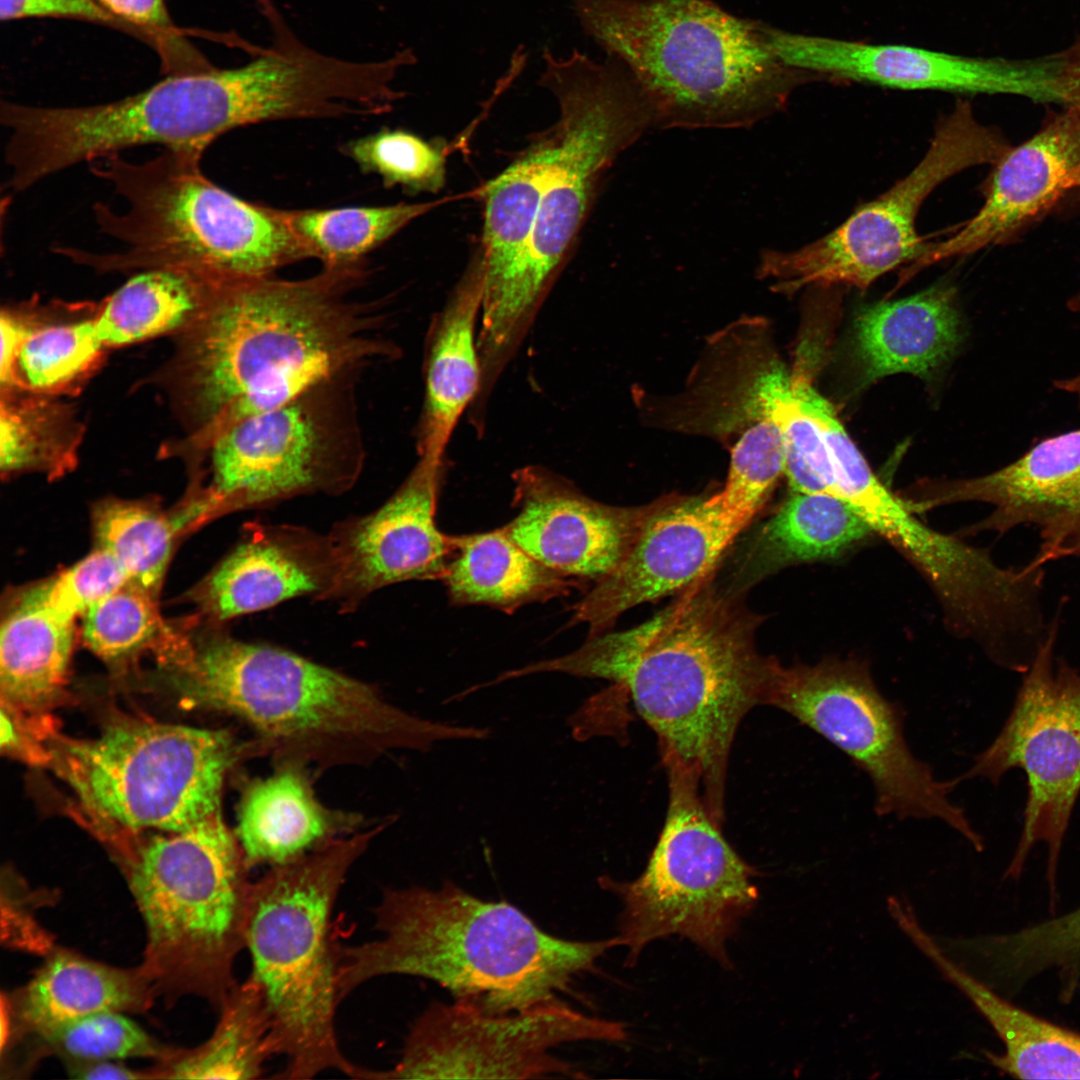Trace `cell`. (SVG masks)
I'll return each instance as SVG.
<instances>
[{
	"mask_svg": "<svg viewBox=\"0 0 1080 1080\" xmlns=\"http://www.w3.org/2000/svg\"><path fill=\"white\" fill-rule=\"evenodd\" d=\"M367 276L362 263L301 280H223L182 332L177 360L196 447L322 380L393 359L382 305L354 296Z\"/></svg>",
	"mask_w": 1080,
	"mask_h": 1080,
	"instance_id": "cell-1",
	"label": "cell"
},
{
	"mask_svg": "<svg viewBox=\"0 0 1080 1080\" xmlns=\"http://www.w3.org/2000/svg\"><path fill=\"white\" fill-rule=\"evenodd\" d=\"M705 578L648 621L591 635L566 655L537 661L535 669L609 680L629 693L658 737L665 767L699 783L721 824L733 740L745 715L767 704L778 660L758 651L760 617L744 607L738 591Z\"/></svg>",
	"mask_w": 1080,
	"mask_h": 1080,
	"instance_id": "cell-2",
	"label": "cell"
},
{
	"mask_svg": "<svg viewBox=\"0 0 1080 1080\" xmlns=\"http://www.w3.org/2000/svg\"><path fill=\"white\" fill-rule=\"evenodd\" d=\"M373 913L376 939L339 946L341 1000L373 978L407 975L434 981L454 1000L507 1013L559 998L621 945L618 936L551 935L511 903L480 899L452 881L386 889Z\"/></svg>",
	"mask_w": 1080,
	"mask_h": 1080,
	"instance_id": "cell-3",
	"label": "cell"
},
{
	"mask_svg": "<svg viewBox=\"0 0 1080 1080\" xmlns=\"http://www.w3.org/2000/svg\"><path fill=\"white\" fill-rule=\"evenodd\" d=\"M188 704L230 713L261 736L262 750L318 763L373 760L442 741H481L487 729L433 721L375 688L290 651L220 630L198 639L173 676Z\"/></svg>",
	"mask_w": 1080,
	"mask_h": 1080,
	"instance_id": "cell-4",
	"label": "cell"
},
{
	"mask_svg": "<svg viewBox=\"0 0 1080 1080\" xmlns=\"http://www.w3.org/2000/svg\"><path fill=\"white\" fill-rule=\"evenodd\" d=\"M586 32L630 74L658 128H747L818 77L784 63L761 21L711 0H571Z\"/></svg>",
	"mask_w": 1080,
	"mask_h": 1080,
	"instance_id": "cell-5",
	"label": "cell"
},
{
	"mask_svg": "<svg viewBox=\"0 0 1080 1080\" xmlns=\"http://www.w3.org/2000/svg\"><path fill=\"white\" fill-rule=\"evenodd\" d=\"M91 166L126 207L93 206L99 231L120 249L93 252L66 247L64 256L97 272L136 273L179 267L228 280L274 276L310 254L281 209L244 201L220 188L201 170L202 156L164 149L144 162L119 153Z\"/></svg>",
	"mask_w": 1080,
	"mask_h": 1080,
	"instance_id": "cell-6",
	"label": "cell"
},
{
	"mask_svg": "<svg viewBox=\"0 0 1080 1080\" xmlns=\"http://www.w3.org/2000/svg\"><path fill=\"white\" fill-rule=\"evenodd\" d=\"M382 828L327 841L252 882L245 949L286 1060L276 1079H311L330 1069L354 1079L385 1077L351 1062L339 1046L340 945L332 935L346 876Z\"/></svg>",
	"mask_w": 1080,
	"mask_h": 1080,
	"instance_id": "cell-7",
	"label": "cell"
},
{
	"mask_svg": "<svg viewBox=\"0 0 1080 1080\" xmlns=\"http://www.w3.org/2000/svg\"><path fill=\"white\" fill-rule=\"evenodd\" d=\"M142 917L140 963L166 1006L194 996L217 1010L237 983L252 882L221 810L133 845L121 863Z\"/></svg>",
	"mask_w": 1080,
	"mask_h": 1080,
	"instance_id": "cell-8",
	"label": "cell"
},
{
	"mask_svg": "<svg viewBox=\"0 0 1080 1080\" xmlns=\"http://www.w3.org/2000/svg\"><path fill=\"white\" fill-rule=\"evenodd\" d=\"M50 763L103 827L183 831L221 810L223 784L245 748L227 732L124 721L89 739L52 738Z\"/></svg>",
	"mask_w": 1080,
	"mask_h": 1080,
	"instance_id": "cell-9",
	"label": "cell"
},
{
	"mask_svg": "<svg viewBox=\"0 0 1080 1080\" xmlns=\"http://www.w3.org/2000/svg\"><path fill=\"white\" fill-rule=\"evenodd\" d=\"M543 59L539 83L556 97L559 117L546 134L550 155L530 241L525 297L534 313L560 275L603 176L653 127L647 101L616 61L597 63L578 50L556 58L548 49Z\"/></svg>",
	"mask_w": 1080,
	"mask_h": 1080,
	"instance_id": "cell-10",
	"label": "cell"
},
{
	"mask_svg": "<svg viewBox=\"0 0 1080 1080\" xmlns=\"http://www.w3.org/2000/svg\"><path fill=\"white\" fill-rule=\"evenodd\" d=\"M666 770L668 809L646 868L633 881L604 876L599 884L621 900L618 937L629 965L652 941L677 935L729 967L727 941L758 898L755 873L722 835L699 783Z\"/></svg>",
	"mask_w": 1080,
	"mask_h": 1080,
	"instance_id": "cell-11",
	"label": "cell"
},
{
	"mask_svg": "<svg viewBox=\"0 0 1080 1080\" xmlns=\"http://www.w3.org/2000/svg\"><path fill=\"white\" fill-rule=\"evenodd\" d=\"M360 376L322 380L200 447L210 471L198 500L205 517L350 489L365 460L356 399Z\"/></svg>",
	"mask_w": 1080,
	"mask_h": 1080,
	"instance_id": "cell-12",
	"label": "cell"
},
{
	"mask_svg": "<svg viewBox=\"0 0 1080 1080\" xmlns=\"http://www.w3.org/2000/svg\"><path fill=\"white\" fill-rule=\"evenodd\" d=\"M767 705L790 714L846 754L870 778L878 816L938 819L982 849L980 836L949 797L956 783L937 779L912 753L903 709L879 691L865 661L835 656L810 665L783 666L778 661Z\"/></svg>",
	"mask_w": 1080,
	"mask_h": 1080,
	"instance_id": "cell-13",
	"label": "cell"
},
{
	"mask_svg": "<svg viewBox=\"0 0 1080 1080\" xmlns=\"http://www.w3.org/2000/svg\"><path fill=\"white\" fill-rule=\"evenodd\" d=\"M1008 149L960 99L938 121L927 151L906 176L823 237L792 251H763L758 272L783 292L834 285L866 290L924 252L916 218L934 189L967 168L996 164Z\"/></svg>",
	"mask_w": 1080,
	"mask_h": 1080,
	"instance_id": "cell-14",
	"label": "cell"
},
{
	"mask_svg": "<svg viewBox=\"0 0 1080 1080\" xmlns=\"http://www.w3.org/2000/svg\"><path fill=\"white\" fill-rule=\"evenodd\" d=\"M1055 621L1038 649L1000 734L975 758L959 781L984 777L997 783L1021 768L1028 780V799L1020 841L1007 876L1017 878L1037 842L1048 847L1047 876L1055 889L1057 863L1074 803L1080 792V672L1053 664Z\"/></svg>",
	"mask_w": 1080,
	"mask_h": 1080,
	"instance_id": "cell-15",
	"label": "cell"
},
{
	"mask_svg": "<svg viewBox=\"0 0 1080 1080\" xmlns=\"http://www.w3.org/2000/svg\"><path fill=\"white\" fill-rule=\"evenodd\" d=\"M620 1022L589 1016L560 998L507 1013L469 1003H432L412 1024L387 1079L578 1077L552 1049L579 1041L620 1042Z\"/></svg>",
	"mask_w": 1080,
	"mask_h": 1080,
	"instance_id": "cell-16",
	"label": "cell"
},
{
	"mask_svg": "<svg viewBox=\"0 0 1080 1080\" xmlns=\"http://www.w3.org/2000/svg\"><path fill=\"white\" fill-rule=\"evenodd\" d=\"M775 53L819 78L900 90L1014 94L1064 104L1060 53L1010 60L961 56L900 44H875L770 27Z\"/></svg>",
	"mask_w": 1080,
	"mask_h": 1080,
	"instance_id": "cell-17",
	"label": "cell"
},
{
	"mask_svg": "<svg viewBox=\"0 0 1080 1080\" xmlns=\"http://www.w3.org/2000/svg\"><path fill=\"white\" fill-rule=\"evenodd\" d=\"M444 472V457L418 455L382 506L336 524L328 534L336 565L328 600L352 610L382 587L443 579L457 546V536L436 524Z\"/></svg>",
	"mask_w": 1080,
	"mask_h": 1080,
	"instance_id": "cell-18",
	"label": "cell"
},
{
	"mask_svg": "<svg viewBox=\"0 0 1080 1080\" xmlns=\"http://www.w3.org/2000/svg\"><path fill=\"white\" fill-rule=\"evenodd\" d=\"M517 514L502 528L549 569L595 581L626 557L649 519L667 500L641 507L606 505L540 465L512 474Z\"/></svg>",
	"mask_w": 1080,
	"mask_h": 1080,
	"instance_id": "cell-19",
	"label": "cell"
},
{
	"mask_svg": "<svg viewBox=\"0 0 1080 1080\" xmlns=\"http://www.w3.org/2000/svg\"><path fill=\"white\" fill-rule=\"evenodd\" d=\"M738 534L708 497L667 500L622 562L574 606L572 622L599 634L627 610L686 590L709 576Z\"/></svg>",
	"mask_w": 1080,
	"mask_h": 1080,
	"instance_id": "cell-20",
	"label": "cell"
},
{
	"mask_svg": "<svg viewBox=\"0 0 1080 1080\" xmlns=\"http://www.w3.org/2000/svg\"><path fill=\"white\" fill-rule=\"evenodd\" d=\"M978 212L944 241L927 245L901 282L934 263L999 243L1075 186L1080 169V107L1067 106L1044 129L995 164Z\"/></svg>",
	"mask_w": 1080,
	"mask_h": 1080,
	"instance_id": "cell-21",
	"label": "cell"
},
{
	"mask_svg": "<svg viewBox=\"0 0 1080 1080\" xmlns=\"http://www.w3.org/2000/svg\"><path fill=\"white\" fill-rule=\"evenodd\" d=\"M335 575L328 535L253 523L201 584L199 601L211 619L221 622L303 595L328 599Z\"/></svg>",
	"mask_w": 1080,
	"mask_h": 1080,
	"instance_id": "cell-22",
	"label": "cell"
},
{
	"mask_svg": "<svg viewBox=\"0 0 1080 1080\" xmlns=\"http://www.w3.org/2000/svg\"><path fill=\"white\" fill-rule=\"evenodd\" d=\"M936 506L984 502L994 507L984 519L964 528V535L1006 533L1034 525L1049 540L1080 517V429L1043 439L1014 462L968 479L936 481Z\"/></svg>",
	"mask_w": 1080,
	"mask_h": 1080,
	"instance_id": "cell-23",
	"label": "cell"
},
{
	"mask_svg": "<svg viewBox=\"0 0 1080 1080\" xmlns=\"http://www.w3.org/2000/svg\"><path fill=\"white\" fill-rule=\"evenodd\" d=\"M156 999L140 964L114 966L56 946L26 984L1 993L11 1018L10 1039L1 1055L30 1037L91 1014L144 1013Z\"/></svg>",
	"mask_w": 1080,
	"mask_h": 1080,
	"instance_id": "cell-24",
	"label": "cell"
},
{
	"mask_svg": "<svg viewBox=\"0 0 1080 1080\" xmlns=\"http://www.w3.org/2000/svg\"><path fill=\"white\" fill-rule=\"evenodd\" d=\"M484 276L480 248L427 329L422 367L423 404L415 430L418 455L444 457L455 427L479 394L481 362L477 325Z\"/></svg>",
	"mask_w": 1080,
	"mask_h": 1080,
	"instance_id": "cell-25",
	"label": "cell"
},
{
	"mask_svg": "<svg viewBox=\"0 0 1080 1080\" xmlns=\"http://www.w3.org/2000/svg\"><path fill=\"white\" fill-rule=\"evenodd\" d=\"M961 337L955 289L947 282L868 306L855 321L863 382L897 373L927 377L952 356Z\"/></svg>",
	"mask_w": 1080,
	"mask_h": 1080,
	"instance_id": "cell-26",
	"label": "cell"
},
{
	"mask_svg": "<svg viewBox=\"0 0 1080 1080\" xmlns=\"http://www.w3.org/2000/svg\"><path fill=\"white\" fill-rule=\"evenodd\" d=\"M917 947L973 1003L1004 1045L986 1056L1000 1071L1022 1079H1080V1033L1004 999L951 962L928 934Z\"/></svg>",
	"mask_w": 1080,
	"mask_h": 1080,
	"instance_id": "cell-27",
	"label": "cell"
},
{
	"mask_svg": "<svg viewBox=\"0 0 1080 1080\" xmlns=\"http://www.w3.org/2000/svg\"><path fill=\"white\" fill-rule=\"evenodd\" d=\"M343 823L317 801L303 773L292 765L247 788L236 836L250 867L276 866L324 844Z\"/></svg>",
	"mask_w": 1080,
	"mask_h": 1080,
	"instance_id": "cell-28",
	"label": "cell"
},
{
	"mask_svg": "<svg viewBox=\"0 0 1080 1080\" xmlns=\"http://www.w3.org/2000/svg\"><path fill=\"white\" fill-rule=\"evenodd\" d=\"M871 535L868 524L844 500L793 492L756 535L739 578L751 582L789 566L835 560Z\"/></svg>",
	"mask_w": 1080,
	"mask_h": 1080,
	"instance_id": "cell-29",
	"label": "cell"
},
{
	"mask_svg": "<svg viewBox=\"0 0 1080 1080\" xmlns=\"http://www.w3.org/2000/svg\"><path fill=\"white\" fill-rule=\"evenodd\" d=\"M442 581L454 605H486L505 612L565 595L573 584L524 551L502 527L458 535Z\"/></svg>",
	"mask_w": 1080,
	"mask_h": 1080,
	"instance_id": "cell-30",
	"label": "cell"
},
{
	"mask_svg": "<svg viewBox=\"0 0 1080 1080\" xmlns=\"http://www.w3.org/2000/svg\"><path fill=\"white\" fill-rule=\"evenodd\" d=\"M73 620L27 591L5 617L0 637L1 703L41 716L64 686L72 648Z\"/></svg>",
	"mask_w": 1080,
	"mask_h": 1080,
	"instance_id": "cell-31",
	"label": "cell"
},
{
	"mask_svg": "<svg viewBox=\"0 0 1080 1080\" xmlns=\"http://www.w3.org/2000/svg\"><path fill=\"white\" fill-rule=\"evenodd\" d=\"M222 280L191 268L136 272L95 313L99 337L107 348L183 332L204 314Z\"/></svg>",
	"mask_w": 1080,
	"mask_h": 1080,
	"instance_id": "cell-32",
	"label": "cell"
},
{
	"mask_svg": "<svg viewBox=\"0 0 1080 1080\" xmlns=\"http://www.w3.org/2000/svg\"><path fill=\"white\" fill-rule=\"evenodd\" d=\"M214 1031L194 1048L177 1049L155 1062V1079L255 1080L278 1055L272 1021L258 984L236 983L220 1007Z\"/></svg>",
	"mask_w": 1080,
	"mask_h": 1080,
	"instance_id": "cell-33",
	"label": "cell"
},
{
	"mask_svg": "<svg viewBox=\"0 0 1080 1080\" xmlns=\"http://www.w3.org/2000/svg\"><path fill=\"white\" fill-rule=\"evenodd\" d=\"M435 203L387 206L284 210L292 231L323 267L367 262L365 256L384 244Z\"/></svg>",
	"mask_w": 1080,
	"mask_h": 1080,
	"instance_id": "cell-34",
	"label": "cell"
},
{
	"mask_svg": "<svg viewBox=\"0 0 1080 1080\" xmlns=\"http://www.w3.org/2000/svg\"><path fill=\"white\" fill-rule=\"evenodd\" d=\"M749 403L760 418L778 430L785 453V474L793 492L822 493L830 470L823 435L809 411L802 376H792L772 362L749 392Z\"/></svg>",
	"mask_w": 1080,
	"mask_h": 1080,
	"instance_id": "cell-35",
	"label": "cell"
},
{
	"mask_svg": "<svg viewBox=\"0 0 1080 1080\" xmlns=\"http://www.w3.org/2000/svg\"><path fill=\"white\" fill-rule=\"evenodd\" d=\"M6 392L0 420L2 472L40 469L57 475L70 468L82 433L70 410L39 394L17 398Z\"/></svg>",
	"mask_w": 1080,
	"mask_h": 1080,
	"instance_id": "cell-36",
	"label": "cell"
},
{
	"mask_svg": "<svg viewBox=\"0 0 1080 1080\" xmlns=\"http://www.w3.org/2000/svg\"><path fill=\"white\" fill-rule=\"evenodd\" d=\"M105 348L95 315L81 321L29 326L7 389L45 396L66 391L97 368Z\"/></svg>",
	"mask_w": 1080,
	"mask_h": 1080,
	"instance_id": "cell-37",
	"label": "cell"
},
{
	"mask_svg": "<svg viewBox=\"0 0 1080 1080\" xmlns=\"http://www.w3.org/2000/svg\"><path fill=\"white\" fill-rule=\"evenodd\" d=\"M126 1013L105 1011L59 1026L30 1037L26 1044L24 1067L30 1071L42 1058L59 1057L63 1063L126 1058H149L155 1062L168 1058L175 1048L164 1044L144 1030Z\"/></svg>",
	"mask_w": 1080,
	"mask_h": 1080,
	"instance_id": "cell-38",
	"label": "cell"
},
{
	"mask_svg": "<svg viewBox=\"0 0 1080 1080\" xmlns=\"http://www.w3.org/2000/svg\"><path fill=\"white\" fill-rule=\"evenodd\" d=\"M986 957L1001 979L1019 987L1046 971H1056L1072 994L1080 978V907L985 944Z\"/></svg>",
	"mask_w": 1080,
	"mask_h": 1080,
	"instance_id": "cell-39",
	"label": "cell"
},
{
	"mask_svg": "<svg viewBox=\"0 0 1080 1080\" xmlns=\"http://www.w3.org/2000/svg\"><path fill=\"white\" fill-rule=\"evenodd\" d=\"M175 522L141 504L110 501L95 511L94 529L98 547L118 560L130 581L154 591L168 564Z\"/></svg>",
	"mask_w": 1080,
	"mask_h": 1080,
	"instance_id": "cell-40",
	"label": "cell"
},
{
	"mask_svg": "<svg viewBox=\"0 0 1080 1080\" xmlns=\"http://www.w3.org/2000/svg\"><path fill=\"white\" fill-rule=\"evenodd\" d=\"M785 472V453L777 428L759 418L734 446L723 489L709 497L740 533L764 505Z\"/></svg>",
	"mask_w": 1080,
	"mask_h": 1080,
	"instance_id": "cell-41",
	"label": "cell"
},
{
	"mask_svg": "<svg viewBox=\"0 0 1080 1080\" xmlns=\"http://www.w3.org/2000/svg\"><path fill=\"white\" fill-rule=\"evenodd\" d=\"M342 152L363 173L378 175L385 187L407 193L438 192L445 184L446 149L403 130L382 128L349 141Z\"/></svg>",
	"mask_w": 1080,
	"mask_h": 1080,
	"instance_id": "cell-42",
	"label": "cell"
},
{
	"mask_svg": "<svg viewBox=\"0 0 1080 1080\" xmlns=\"http://www.w3.org/2000/svg\"><path fill=\"white\" fill-rule=\"evenodd\" d=\"M152 592L128 582L92 606L83 615L87 646L97 656L112 661L148 644L161 627Z\"/></svg>",
	"mask_w": 1080,
	"mask_h": 1080,
	"instance_id": "cell-43",
	"label": "cell"
},
{
	"mask_svg": "<svg viewBox=\"0 0 1080 1080\" xmlns=\"http://www.w3.org/2000/svg\"><path fill=\"white\" fill-rule=\"evenodd\" d=\"M130 581L108 551L97 548L57 577L29 590L53 612L73 620Z\"/></svg>",
	"mask_w": 1080,
	"mask_h": 1080,
	"instance_id": "cell-44",
	"label": "cell"
},
{
	"mask_svg": "<svg viewBox=\"0 0 1080 1080\" xmlns=\"http://www.w3.org/2000/svg\"><path fill=\"white\" fill-rule=\"evenodd\" d=\"M2 884V940L9 948L46 956L57 945L54 937L38 922L34 910L43 902L16 881Z\"/></svg>",
	"mask_w": 1080,
	"mask_h": 1080,
	"instance_id": "cell-45",
	"label": "cell"
},
{
	"mask_svg": "<svg viewBox=\"0 0 1080 1080\" xmlns=\"http://www.w3.org/2000/svg\"><path fill=\"white\" fill-rule=\"evenodd\" d=\"M76 17L113 22L115 16L96 0H0V18Z\"/></svg>",
	"mask_w": 1080,
	"mask_h": 1080,
	"instance_id": "cell-46",
	"label": "cell"
},
{
	"mask_svg": "<svg viewBox=\"0 0 1080 1080\" xmlns=\"http://www.w3.org/2000/svg\"><path fill=\"white\" fill-rule=\"evenodd\" d=\"M114 16L127 21L169 29L171 21L163 0H96Z\"/></svg>",
	"mask_w": 1080,
	"mask_h": 1080,
	"instance_id": "cell-47",
	"label": "cell"
},
{
	"mask_svg": "<svg viewBox=\"0 0 1080 1080\" xmlns=\"http://www.w3.org/2000/svg\"><path fill=\"white\" fill-rule=\"evenodd\" d=\"M70 1077L85 1080L98 1079H155L151 1067L144 1069L130 1068L118 1060H101L64 1063Z\"/></svg>",
	"mask_w": 1080,
	"mask_h": 1080,
	"instance_id": "cell-48",
	"label": "cell"
},
{
	"mask_svg": "<svg viewBox=\"0 0 1080 1080\" xmlns=\"http://www.w3.org/2000/svg\"><path fill=\"white\" fill-rule=\"evenodd\" d=\"M20 320L10 311L1 314L0 379L2 389H7L11 385L13 365L21 343L29 330V326Z\"/></svg>",
	"mask_w": 1080,
	"mask_h": 1080,
	"instance_id": "cell-49",
	"label": "cell"
},
{
	"mask_svg": "<svg viewBox=\"0 0 1080 1080\" xmlns=\"http://www.w3.org/2000/svg\"><path fill=\"white\" fill-rule=\"evenodd\" d=\"M1076 556L1080 557V517L1055 537L1042 541L1033 559L1045 565L1051 560Z\"/></svg>",
	"mask_w": 1080,
	"mask_h": 1080,
	"instance_id": "cell-50",
	"label": "cell"
},
{
	"mask_svg": "<svg viewBox=\"0 0 1080 1080\" xmlns=\"http://www.w3.org/2000/svg\"><path fill=\"white\" fill-rule=\"evenodd\" d=\"M1060 79L1066 106L1080 107V39L1061 52Z\"/></svg>",
	"mask_w": 1080,
	"mask_h": 1080,
	"instance_id": "cell-51",
	"label": "cell"
},
{
	"mask_svg": "<svg viewBox=\"0 0 1080 1080\" xmlns=\"http://www.w3.org/2000/svg\"><path fill=\"white\" fill-rule=\"evenodd\" d=\"M1072 308L1080 310V296L1072 301ZM1055 386L1075 395L1080 403V373L1071 378L1056 381Z\"/></svg>",
	"mask_w": 1080,
	"mask_h": 1080,
	"instance_id": "cell-52",
	"label": "cell"
},
{
	"mask_svg": "<svg viewBox=\"0 0 1080 1080\" xmlns=\"http://www.w3.org/2000/svg\"><path fill=\"white\" fill-rule=\"evenodd\" d=\"M1075 186L1080 188V169H1079L1078 174L1076 176Z\"/></svg>",
	"mask_w": 1080,
	"mask_h": 1080,
	"instance_id": "cell-53",
	"label": "cell"
}]
</instances>
